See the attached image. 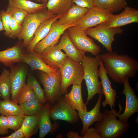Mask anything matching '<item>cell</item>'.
<instances>
[{
  "label": "cell",
  "mask_w": 138,
  "mask_h": 138,
  "mask_svg": "<svg viewBox=\"0 0 138 138\" xmlns=\"http://www.w3.org/2000/svg\"><path fill=\"white\" fill-rule=\"evenodd\" d=\"M100 57L108 75L114 81L123 84L126 78L135 76L138 62L133 57L115 51H108L101 54Z\"/></svg>",
  "instance_id": "1"
},
{
  "label": "cell",
  "mask_w": 138,
  "mask_h": 138,
  "mask_svg": "<svg viewBox=\"0 0 138 138\" xmlns=\"http://www.w3.org/2000/svg\"><path fill=\"white\" fill-rule=\"evenodd\" d=\"M100 54L92 57L85 55L80 63L84 71V79L88 91L87 105L96 94H103L101 82L99 80L98 69Z\"/></svg>",
  "instance_id": "2"
},
{
  "label": "cell",
  "mask_w": 138,
  "mask_h": 138,
  "mask_svg": "<svg viewBox=\"0 0 138 138\" xmlns=\"http://www.w3.org/2000/svg\"><path fill=\"white\" fill-rule=\"evenodd\" d=\"M118 113L114 109H105L102 119L96 123L95 127L102 138H119L129 129V123L122 122L117 119Z\"/></svg>",
  "instance_id": "3"
},
{
  "label": "cell",
  "mask_w": 138,
  "mask_h": 138,
  "mask_svg": "<svg viewBox=\"0 0 138 138\" xmlns=\"http://www.w3.org/2000/svg\"><path fill=\"white\" fill-rule=\"evenodd\" d=\"M61 81L60 93L62 96L68 93L67 88L71 84L81 85L84 71L80 63L74 61L67 56L61 67Z\"/></svg>",
  "instance_id": "4"
},
{
  "label": "cell",
  "mask_w": 138,
  "mask_h": 138,
  "mask_svg": "<svg viewBox=\"0 0 138 138\" xmlns=\"http://www.w3.org/2000/svg\"><path fill=\"white\" fill-rule=\"evenodd\" d=\"M57 15L51 13L47 9L34 13H28L21 24L23 30L17 37L19 40H22V45L27 47L28 43L33 38L34 33L41 23L44 20Z\"/></svg>",
  "instance_id": "5"
},
{
  "label": "cell",
  "mask_w": 138,
  "mask_h": 138,
  "mask_svg": "<svg viewBox=\"0 0 138 138\" xmlns=\"http://www.w3.org/2000/svg\"><path fill=\"white\" fill-rule=\"evenodd\" d=\"M40 80L48 102L52 105L60 99L61 77L60 69L54 73H47L41 71Z\"/></svg>",
  "instance_id": "6"
},
{
  "label": "cell",
  "mask_w": 138,
  "mask_h": 138,
  "mask_svg": "<svg viewBox=\"0 0 138 138\" xmlns=\"http://www.w3.org/2000/svg\"><path fill=\"white\" fill-rule=\"evenodd\" d=\"M86 34L101 43L108 52L113 51L112 44L116 34H121L123 29L120 27H111L105 23L98 25L94 28L85 31Z\"/></svg>",
  "instance_id": "7"
},
{
  "label": "cell",
  "mask_w": 138,
  "mask_h": 138,
  "mask_svg": "<svg viewBox=\"0 0 138 138\" xmlns=\"http://www.w3.org/2000/svg\"><path fill=\"white\" fill-rule=\"evenodd\" d=\"M67 30L70 39L78 49L95 56L99 54L100 47L87 36L84 31L74 25L69 27Z\"/></svg>",
  "instance_id": "8"
},
{
  "label": "cell",
  "mask_w": 138,
  "mask_h": 138,
  "mask_svg": "<svg viewBox=\"0 0 138 138\" xmlns=\"http://www.w3.org/2000/svg\"><path fill=\"white\" fill-rule=\"evenodd\" d=\"M50 118L54 121L57 120L65 121L70 124H74L78 121V113L62 96L54 105L51 106Z\"/></svg>",
  "instance_id": "9"
},
{
  "label": "cell",
  "mask_w": 138,
  "mask_h": 138,
  "mask_svg": "<svg viewBox=\"0 0 138 138\" xmlns=\"http://www.w3.org/2000/svg\"><path fill=\"white\" fill-rule=\"evenodd\" d=\"M107 9H102L94 7L89 10L74 23V26L85 31L87 29L105 23L113 15Z\"/></svg>",
  "instance_id": "10"
},
{
  "label": "cell",
  "mask_w": 138,
  "mask_h": 138,
  "mask_svg": "<svg viewBox=\"0 0 138 138\" xmlns=\"http://www.w3.org/2000/svg\"><path fill=\"white\" fill-rule=\"evenodd\" d=\"M129 78H125L123 83L124 86L122 93L126 97L125 110L123 113L120 114L121 110L120 108L116 115L120 121L124 122H127L132 115L138 112V98L134 90L130 85Z\"/></svg>",
  "instance_id": "11"
},
{
  "label": "cell",
  "mask_w": 138,
  "mask_h": 138,
  "mask_svg": "<svg viewBox=\"0 0 138 138\" xmlns=\"http://www.w3.org/2000/svg\"><path fill=\"white\" fill-rule=\"evenodd\" d=\"M74 25L61 24L57 20L52 24L50 30L47 36L35 46L33 51L41 54L47 48L57 44L61 36L69 27Z\"/></svg>",
  "instance_id": "12"
},
{
  "label": "cell",
  "mask_w": 138,
  "mask_h": 138,
  "mask_svg": "<svg viewBox=\"0 0 138 138\" xmlns=\"http://www.w3.org/2000/svg\"><path fill=\"white\" fill-rule=\"evenodd\" d=\"M10 69L9 78L11 85V99L17 103L18 96L26 83L27 70L25 66L21 64L14 65Z\"/></svg>",
  "instance_id": "13"
},
{
  "label": "cell",
  "mask_w": 138,
  "mask_h": 138,
  "mask_svg": "<svg viewBox=\"0 0 138 138\" xmlns=\"http://www.w3.org/2000/svg\"><path fill=\"white\" fill-rule=\"evenodd\" d=\"M99 67V76L101 79L103 94L105 98V100L102 102V106L105 107L107 105H109L111 109H114L117 94L116 90L113 89L111 87L112 82L109 79L101 60L100 61Z\"/></svg>",
  "instance_id": "14"
},
{
  "label": "cell",
  "mask_w": 138,
  "mask_h": 138,
  "mask_svg": "<svg viewBox=\"0 0 138 138\" xmlns=\"http://www.w3.org/2000/svg\"><path fill=\"white\" fill-rule=\"evenodd\" d=\"M138 22V10L126 6L119 14H113L105 23L109 27H117Z\"/></svg>",
  "instance_id": "15"
},
{
  "label": "cell",
  "mask_w": 138,
  "mask_h": 138,
  "mask_svg": "<svg viewBox=\"0 0 138 138\" xmlns=\"http://www.w3.org/2000/svg\"><path fill=\"white\" fill-rule=\"evenodd\" d=\"M103 95L98 94L97 101L94 107L91 110L78 111L79 118L81 120L83 124V128L80 131V134L82 136L91 125L95 122L101 121L103 117V113H101L100 111Z\"/></svg>",
  "instance_id": "16"
},
{
  "label": "cell",
  "mask_w": 138,
  "mask_h": 138,
  "mask_svg": "<svg viewBox=\"0 0 138 138\" xmlns=\"http://www.w3.org/2000/svg\"><path fill=\"white\" fill-rule=\"evenodd\" d=\"M50 104L48 102L44 105L43 108L38 115V122L39 129V137L43 138L50 133L54 134L59 127L58 122L55 121L52 124L50 115Z\"/></svg>",
  "instance_id": "17"
},
{
  "label": "cell",
  "mask_w": 138,
  "mask_h": 138,
  "mask_svg": "<svg viewBox=\"0 0 138 138\" xmlns=\"http://www.w3.org/2000/svg\"><path fill=\"white\" fill-rule=\"evenodd\" d=\"M21 40L12 47L0 51V63L10 68L16 63L24 62L23 56L25 53Z\"/></svg>",
  "instance_id": "18"
},
{
  "label": "cell",
  "mask_w": 138,
  "mask_h": 138,
  "mask_svg": "<svg viewBox=\"0 0 138 138\" xmlns=\"http://www.w3.org/2000/svg\"><path fill=\"white\" fill-rule=\"evenodd\" d=\"M41 55L46 64L57 70L60 69L67 56L58 47L57 44L46 48Z\"/></svg>",
  "instance_id": "19"
},
{
  "label": "cell",
  "mask_w": 138,
  "mask_h": 138,
  "mask_svg": "<svg viewBox=\"0 0 138 138\" xmlns=\"http://www.w3.org/2000/svg\"><path fill=\"white\" fill-rule=\"evenodd\" d=\"M57 45L60 49L64 51L67 56L75 62L80 63L85 55V52L78 49L73 43L67 29L62 35Z\"/></svg>",
  "instance_id": "20"
},
{
  "label": "cell",
  "mask_w": 138,
  "mask_h": 138,
  "mask_svg": "<svg viewBox=\"0 0 138 138\" xmlns=\"http://www.w3.org/2000/svg\"><path fill=\"white\" fill-rule=\"evenodd\" d=\"M62 15H58L43 21L35 31L32 39L28 44L27 47V53L33 51L36 45L43 39L49 33L52 25L55 20Z\"/></svg>",
  "instance_id": "21"
},
{
  "label": "cell",
  "mask_w": 138,
  "mask_h": 138,
  "mask_svg": "<svg viewBox=\"0 0 138 138\" xmlns=\"http://www.w3.org/2000/svg\"><path fill=\"white\" fill-rule=\"evenodd\" d=\"M23 62L28 64L31 70H38L47 73H55L57 70L50 66L42 60L41 54L34 51L24 53Z\"/></svg>",
  "instance_id": "22"
},
{
  "label": "cell",
  "mask_w": 138,
  "mask_h": 138,
  "mask_svg": "<svg viewBox=\"0 0 138 138\" xmlns=\"http://www.w3.org/2000/svg\"><path fill=\"white\" fill-rule=\"evenodd\" d=\"M72 3L70 9L58 20L61 24L70 25L74 24L81 18L89 10Z\"/></svg>",
  "instance_id": "23"
},
{
  "label": "cell",
  "mask_w": 138,
  "mask_h": 138,
  "mask_svg": "<svg viewBox=\"0 0 138 138\" xmlns=\"http://www.w3.org/2000/svg\"><path fill=\"white\" fill-rule=\"evenodd\" d=\"M66 101L76 110L87 111L86 105L83 101L81 85L73 84L71 90L64 96Z\"/></svg>",
  "instance_id": "24"
},
{
  "label": "cell",
  "mask_w": 138,
  "mask_h": 138,
  "mask_svg": "<svg viewBox=\"0 0 138 138\" xmlns=\"http://www.w3.org/2000/svg\"><path fill=\"white\" fill-rule=\"evenodd\" d=\"M8 6L19 8L29 13H34L47 9V3H36L28 0H8Z\"/></svg>",
  "instance_id": "25"
},
{
  "label": "cell",
  "mask_w": 138,
  "mask_h": 138,
  "mask_svg": "<svg viewBox=\"0 0 138 138\" xmlns=\"http://www.w3.org/2000/svg\"><path fill=\"white\" fill-rule=\"evenodd\" d=\"M72 0H49L46 4L47 10L51 14L62 15L70 8Z\"/></svg>",
  "instance_id": "26"
},
{
  "label": "cell",
  "mask_w": 138,
  "mask_h": 138,
  "mask_svg": "<svg viewBox=\"0 0 138 138\" xmlns=\"http://www.w3.org/2000/svg\"><path fill=\"white\" fill-rule=\"evenodd\" d=\"M94 7L112 13L121 10L128 5L126 0H94Z\"/></svg>",
  "instance_id": "27"
},
{
  "label": "cell",
  "mask_w": 138,
  "mask_h": 138,
  "mask_svg": "<svg viewBox=\"0 0 138 138\" xmlns=\"http://www.w3.org/2000/svg\"><path fill=\"white\" fill-rule=\"evenodd\" d=\"M39 114L36 116L28 115L24 116L21 128L24 133V138H30L37 133L39 129L38 122Z\"/></svg>",
  "instance_id": "28"
},
{
  "label": "cell",
  "mask_w": 138,
  "mask_h": 138,
  "mask_svg": "<svg viewBox=\"0 0 138 138\" xmlns=\"http://www.w3.org/2000/svg\"><path fill=\"white\" fill-rule=\"evenodd\" d=\"M0 113L6 116L16 115L24 118L25 116L19 105L10 100H0Z\"/></svg>",
  "instance_id": "29"
},
{
  "label": "cell",
  "mask_w": 138,
  "mask_h": 138,
  "mask_svg": "<svg viewBox=\"0 0 138 138\" xmlns=\"http://www.w3.org/2000/svg\"><path fill=\"white\" fill-rule=\"evenodd\" d=\"M10 71L3 68L0 75V91L1 97L4 100H10L11 85L9 78Z\"/></svg>",
  "instance_id": "30"
},
{
  "label": "cell",
  "mask_w": 138,
  "mask_h": 138,
  "mask_svg": "<svg viewBox=\"0 0 138 138\" xmlns=\"http://www.w3.org/2000/svg\"><path fill=\"white\" fill-rule=\"evenodd\" d=\"M44 105L36 98L19 105L25 115L36 116L40 113Z\"/></svg>",
  "instance_id": "31"
},
{
  "label": "cell",
  "mask_w": 138,
  "mask_h": 138,
  "mask_svg": "<svg viewBox=\"0 0 138 138\" xmlns=\"http://www.w3.org/2000/svg\"><path fill=\"white\" fill-rule=\"evenodd\" d=\"M27 84L32 89L36 96V98L41 103L45 104L48 102L44 89L35 77L31 74L28 75Z\"/></svg>",
  "instance_id": "32"
},
{
  "label": "cell",
  "mask_w": 138,
  "mask_h": 138,
  "mask_svg": "<svg viewBox=\"0 0 138 138\" xmlns=\"http://www.w3.org/2000/svg\"><path fill=\"white\" fill-rule=\"evenodd\" d=\"M36 98V96L33 90L25 83L19 94L17 103L20 104Z\"/></svg>",
  "instance_id": "33"
},
{
  "label": "cell",
  "mask_w": 138,
  "mask_h": 138,
  "mask_svg": "<svg viewBox=\"0 0 138 138\" xmlns=\"http://www.w3.org/2000/svg\"><path fill=\"white\" fill-rule=\"evenodd\" d=\"M10 13L16 21L19 24H21L26 15L29 13L23 9L16 7H8L6 11Z\"/></svg>",
  "instance_id": "34"
},
{
  "label": "cell",
  "mask_w": 138,
  "mask_h": 138,
  "mask_svg": "<svg viewBox=\"0 0 138 138\" xmlns=\"http://www.w3.org/2000/svg\"><path fill=\"white\" fill-rule=\"evenodd\" d=\"M8 121L9 129L16 131L20 128L22 125L24 118L16 115L6 116Z\"/></svg>",
  "instance_id": "35"
},
{
  "label": "cell",
  "mask_w": 138,
  "mask_h": 138,
  "mask_svg": "<svg viewBox=\"0 0 138 138\" xmlns=\"http://www.w3.org/2000/svg\"><path fill=\"white\" fill-rule=\"evenodd\" d=\"M0 13L5 29L4 34L6 36L8 37L11 32L10 24L11 19L12 17V15L10 13H8L3 10L1 11Z\"/></svg>",
  "instance_id": "36"
},
{
  "label": "cell",
  "mask_w": 138,
  "mask_h": 138,
  "mask_svg": "<svg viewBox=\"0 0 138 138\" xmlns=\"http://www.w3.org/2000/svg\"><path fill=\"white\" fill-rule=\"evenodd\" d=\"M11 32L9 38L14 39L17 38L21 33L23 30V26L19 24L12 17L10 24Z\"/></svg>",
  "instance_id": "37"
},
{
  "label": "cell",
  "mask_w": 138,
  "mask_h": 138,
  "mask_svg": "<svg viewBox=\"0 0 138 138\" xmlns=\"http://www.w3.org/2000/svg\"><path fill=\"white\" fill-rule=\"evenodd\" d=\"M9 129V124L6 116H0V135L7 134Z\"/></svg>",
  "instance_id": "38"
},
{
  "label": "cell",
  "mask_w": 138,
  "mask_h": 138,
  "mask_svg": "<svg viewBox=\"0 0 138 138\" xmlns=\"http://www.w3.org/2000/svg\"><path fill=\"white\" fill-rule=\"evenodd\" d=\"M83 138H102L100 133L95 127L89 128L84 134Z\"/></svg>",
  "instance_id": "39"
},
{
  "label": "cell",
  "mask_w": 138,
  "mask_h": 138,
  "mask_svg": "<svg viewBox=\"0 0 138 138\" xmlns=\"http://www.w3.org/2000/svg\"><path fill=\"white\" fill-rule=\"evenodd\" d=\"M72 3L83 8L90 9L94 7V0H72Z\"/></svg>",
  "instance_id": "40"
},
{
  "label": "cell",
  "mask_w": 138,
  "mask_h": 138,
  "mask_svg": "<svg viewBox=\"0 0 138 138\" xmlns=\"http://www.w3.org/2000/svg\"><path fill=\"white\" fill-rule=\"evenodd\" d=\"M25 136L21 128L9 135L5 136H2L0 138H24Z\"/></svg>",
  "instance_id": "41"
},
{
  "label": "cell",
  "mask_w": 138,
  "mask_h": 138,
  "mask_svg": "<svg viewBox=\"0 0 138 138\" xmlns=\"http://www.w3.org/2000/svg\"><path fill=\"white\" fill-rule=\"evenodd\" d=\"M66 135L67 138H83L82 135L73 131H69L66 133Z\"/></svg>",
  "instance_id": "42"
},
{
  "label": "cell",
  "mask_w": 138,
  "mask_h": 138,
  "mask_svg": "<svg viewBox=\"0 0 138 138\" xmlns=\"http://www.w3.org/2000/svg\"><path fill=\"white\" fill-rule=\"evenodd\" d=\"M4 30V28L1 19V15L0 13V31Z\"/></svg>",
  "instance_id": "43"
},
{
  "label": "cell",
  "mask_w": 138,
  "mask_h": 138,
  "mask_svg": "<svg viewBox=\"0 0 138 138\" xmlns=\"http://www.w3.org/2000/svg\"><path fill=\"white\" fill-rule=\"evenodd\" d=\"M41 2H43V3H47L49 0H40Z\"/></svg>",
  "instance_id": "44"
},
{
  "label": "cell",
  "mask_w": 138,
  "mask_h": 138,
  "mask_svg": "<svg viewBox=\"0 0 138 138\" xmlns=\"http://www.w3.org/2000/svg\"><path fill=\"white\" fill-rule=\"evenodd\" d=\"M35 0L36 1H37L38 2H41V1L40 0Z\"/></svg>",
  "instance_id": "45"
},
{
  "label": "cell",
  "mask_w": 138,
  "mask_h": 138,
  "mask_svg": "<svg viewBox=\"0 0 138 138\" xmlns=\"http://www.w3.org/2000/svg\"><path fill=\"white\" fill-rule=\"evenodd\" d=\"M0 97H1V95L0 91Z\"/></svg>",
  "instance_id": "46"
}]
</instances>
